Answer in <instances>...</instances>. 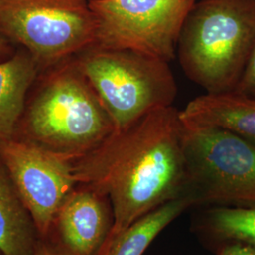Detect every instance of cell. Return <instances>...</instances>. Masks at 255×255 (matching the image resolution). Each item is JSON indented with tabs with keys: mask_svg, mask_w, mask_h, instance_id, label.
Returning a JSON list of instances; mask_svg holds the SVG:
<instances>
[{
	"mask_svg": "<svg viewBox=\"0 0 255 255\" xmlns=\"http://www.w3.org/2000/svg\"><path fill=\"white\" fill-rule=\"evenodd\" d=\"M183 134L180 111L174 106L160 108L115 130L74 161L77 183L111 201L114 225L105 243L150 211L185 197Z\"/></svg>",
	"mask_w": 255,
	"mask_h": 255,
	"instance_id": "cell-1",
	"label": "cell"
},
{
	"mask_svg": "<svg viewBox=\"0 0 255 255\" xmlns=\"http://www.w3.org/2000/svg\"><path fill=\"white\" fill-rule=\"evenodd\" d=\"M115 130L107 110L73 57L55 65L42 79L14 137L74 162Z\"/></svg>",
	"mask_w": 255,
	"mask_h": 255,
	"instance_id": "cell-2",
	"label": "cell"
},
{
	"mask_svg": "<svg viewBox=\"0 0 255 255\" xmlns=\"http://www.w3.org/2000/svg\"><path fill=\"white\" fill-rule=\"evenodd\" d=\"M255 44V0H200L178 43L182 70L206 93L233 91Z\"/></svg>",
	"mask_w": 255,
	"mask_h": 255,
	"instance_id": "cell-3",
	"label": "cell"
},
{
	"mask_svg": "<svg viewBox=\"0 0 255 255\" xmlns=\"http://www.w3.org/2000/svg\"><path fill=\"white\" fill-rule=\"evenodd\" d=\"M74 59L107 110L116 130L154 110L173 106L178 89L167 62L129 49L97 46Z\"/></svg>",
	"mask_w": 255,
	"mask_h": 255,
	"instance_id": "cell-4",
	"label": "cell"
},
{
	"mask_svg": "<svg viewBox=\"0 0 255 255\" xmlns=\"http://www.w3.org/2000/svg\"><path fill=\"white\" fill-rule=\"evenodd\" d=\"M0 33L23 46L40 68L96 44L89 0H0Z\"/></svg>",
	"mask_w": 255,
	"mask_h": 255,
	"instance_id": "cell-5",
	"label": "cell"
},
{
	"mask_svg": "<svg viewBox=\"0 0 255 255\" xmlns=\"http://www.w3.org/2000/svg\"><path fill=\"white\" fill-rule=\"evenodd\" d=\"M183 149L193 204L255 205V144L221 128L184 127Z\"/></svg>",
	"mask_w": 255,
	"mask_h": 255,
	"instance_id": "cell-6",
	"label": "cell"
},
{
	"mask_svg": "<svg viewBox=\"0 0 255 255\" xmlns=\"http://www.w3.org/2000/svg\"><path fill=\"white\" fill-rule=\"evenodd\" d=\"M199 0H89L95 46L129 49L169 63Z\"/></svg>",
	"mask_w": 255,
	"mask_h": 255,
	"instance_id": "cell-7",
	"label": "cell"
},
{
	"mask_svg": "<svg viewBox=\"0 0 255 255\" xmlns=\"http://www.w3.org/2000/svg\"><path fill=\"white\" fill-rule=\"evenodd\" d=\"M0 161L35 223L47 237L57 212L78 184L73 162L27 140L0 141Z\"/></svg>",
	"mask_w": 255,
	"mask_h": 255,
	"instance_id": "cell-8",
	"label": "cell"
},
{
	"mask_svg": "<svg viewBox=\"0 0 255 255\" xmlns=\"http://www.w3.org/2000/svg\"><path fill=\"white\" fill-rule=\"evenodd\" d=\"M114 225L109 198L77 184L56 214V241L70 255H99Z\"/></svg>",
	"mask_w": 255,
	"mask_h": 255,
	"instance_id": "cell-9",
	"label": "cell"
},
{
	"mask_svg": "<svg viewBox=\"0 0 255 255\" xmlns=\"http://www.w3.org/2000/svg\"><path fill=\"white\" fill-rule=\"evenodd\" d=\"M186 128H217L255 144V98L235 91L206 93L180 111Z\"/></svg>",
	"mask_w": 255,
	"mask_h": 255,
	"instance_id": "cell-10",
	"label": "cell"
},
{
	"mask_svg": "<svg viewBox=\"0 0 255 255\" xmlns=\"http://www.w3.org/2000/svg\"><path fill=\"white\" fill-rule=\"evenodd\" d=\"M40 66L27 50L0 62V141L15 136Z\"/></svg>",
	"mask_w": 255,
	"mask_h": 255,
	"instance_id": "cell-11",
	"label": "cell"
},
{
	"mask_svg": "<svg viewBox=\"0 0 255 255\" xmlns=\"http://www.w3.org/2000/svg\"><path fill=\"white\" fill-rule=\"evenodd\" d=\"M39 236L35 223L0 161V253L34 255Z\"/></svg>",
	"mask_w": 255,
	"mask_h": 255,
	"instance_id": "cell-12",
	"label": "cell"
},
{
	"mask_svg": "<svg viewBox=\"0 0 255 255\" xmlns=\"http://www.w3.org/2000/svg\"><path fill=\"white\" fill-rule=\"evenodd\" d=\"M193 204L187 197L165 202L137 219L102 247L99 255H143L156 237Z\"/></svg>",
	"mask_w": 255,
	"mask_h": 255,
	"instance_id": "cell-13",
	"label": "cell"
},
{
	"mask_svg": "<svg viewBox=\"0 0 255 255\" xmlns=\"http://www.w3.org/2000/svg\"><path fill=\"white\" fill-rule=\"evenodd\" d=\"M207 227L214 237L226 243L255 248V205L216 207L208 214Z\"/></svg>",
	"mask_w": 255,
	"mask_h": 255,
	"instance_id": "cell-14",
	"label": "cell"
},
{
	"mask_svg": "<svg viewBox=\"0 0 255 255\" xmlns=\"http://www.w3.org/2000/svg\"><path fill=\"white\" fill-rule=\"evenodd\" d=\"M235 91L255 98V44Z\"/></svg>",
	"mask_w": 255,
	"mask_h": 255,
	"instance_id": "cell-15",
	"label": "cell"
},
{
	"mask_svg": "<svg viewBox=\"0 0 255 255\" xmlns=\"http://www.w3.org/2000/svg\"><path fill=\"white\" fill-rule=\"evenodd\" d=\"M218 255H255V248L243 243L229 242L220 249Z\"/></svg>",
	"mask_w": 255,
	"mask_h": 255,
	"instance_id": "cell-16",
	"label": "cell"
},
{
	"mask_svg": "<svg viewBox=\"0 0 255 255\" xmlns=\"http://www.w3.org/2000/svg\"><path fill=\"white\" fill-rule=\"evenodd\" d=\"M34 255H70L57 242H49L45 238L38 240Z\"/></svg>",
	"mask_w": 255,
	"mask_h": 255,
	"instance_id": "cell-17",
	"label": "cell"
},
{
	"mask_svg": "<svg viewBox=\"0 0 255 255\" xmlns=\"http://www.w3.org/2000/svg\"><path fill=\"white\" fill-rule=\"evenodd\" d=\"M10 47L8 43V40L0 33V56L9 54Z\"/></svg>",
	"mask_w": 255,
	"mask_h": 255,
	"instance_id": "cell-18",
	"label": "cell"
}]
</instances>
